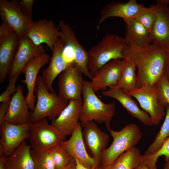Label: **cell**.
Here are the masks:
<instances>
[{
	"instance_id": "cell-21",
	"label": "cell",
	"mask_w": 169,
	"mask_h": 169,
	"mask_svg": "<svg viewBox=\"0 0 169 169\" xmlns=\"http://www.w3.org/2000/svg\"><path fill=\"white\" fill-rule=\"evenodd\" d=\"M121 59L111 60L103 66L90 81L94 91L104 90L116 84L121 76Z\"/></svg>"
},
{
	"instance_id": "cell-20",
	"label": "cell",
	"mask_w": 169,
	"mask_h": 169,
	"mask_svg": "<svg viewBox=\"0 0 169 169\" xmlns=\"http://www.w3.org/2000/svg\"><path fill=\"white\" fill-rule=\"evenodd\" d=\"M28 105L23 95V90L20 85L11 97L5 115L4 121L15 125L30 122V113Z\"/></svg>"
},
{
	"instance_id": "cell-12",
	"label": "cell",
	"mask_w": 169,
	"mask_h": 169,
	"mask_svg": "<svg viewBox=\"0 0 169 169\" xmlns=\"http://www.w3.org/2000/svg\"><path fill=\"white\" fill-rule=\"evenodd\" d=\"M30 123L15 125L4 121L0 125V146L5 156L10 154L28 139Z\"/></svg>"
},
{
	"instance_id": "cell-28",
	"label": "cell",
	"mask_w": 169,
	"mask_h": 169,
	"mask_svg": "<svg viewBox=\"0 0 169 169\" xmlns=\"http://www.w3.org/2000/svg\"><path fill=\"white\" fill-rule=\"evenodd\" d=\"M136 67L132 61L124 58L121 61V76L114 88L121 89L129 93L136 88Z\"/></svg>"
},
{
	"instance_id": "cell-22",
	"label": "cell",
	"mask_w": 169,
	"mask_h": 169,
	"mask_svg": "<svg viewBox=\"0 0 169 169\" xmlns=\"http://www.w3.org/2000/svg\"><path fill=\"white\" fill-rule=\"evenodd\" d=\"M102 95L105 97L115 99L132 116L148 126L153 125L152 120L148 114L141 109L132 96L121 89L112 87H109V89L103 91Z\"/></svg>"
},
{
	"instance_id": "cell-45",
	"label": "cell",
	"mask_w": 169,
	"mask_h": 169,
	"mask_svg": "<svg viewBox=\"0 0 169 169\" xmlns=\"http://www.w3.org/2000/svg\"><path fill=\"white\" fill-rule=\"evenodd\" d=\"M168 1V6L169 9V0H167Z\"/></svg>"
},
{
	"instance_id": "cell-3",
	"label": "cell",
	"mask_w": 169,
	"mask_h": 169,
	"mask_svg": "<svg viewBox=\"0 0 169 169\" xmlns=\"http://www.w3.org/2000/svg\"><path fill=\"white\" fill-rule=\"evenodd\" d=\"M90 81L84 80L83 91V101L79 121L81 125L93 121L105 123L107 129L115 111L114 102L105 103L96 95Z\"/></svg>"
},
{
	"instance_id": "cell-23",
	"label": "cell",
	"mask_w": 169,
	"mask_h": 169,
	"mask_svg": "<svg viewBox=\"0 0 169 169\" xmlns=\"http://www.w3.org/2000/svg\"><path fill=\"white\" fill-rule=\"evenodd\" d=\"M64 43L59 38L56 42L52 52V56L48 67L42 73V78L49 90L54 91L53 83L56 78L68 67L62 55Z\"/></svg>"
},
{
	"instance_id": "cell-10",
	"label": "cell",
	"mask_w": 169,
	"mask_h": 169,
	"mask_svg": "<svg viewBox=\"0 0 169 169\" xmlns=\"http://www.w3.org/2000/svg\"><path fill=\"white\" fill-rule=\"evenodd\" d=\"M74 65L68 67L59 75V95L66 100H82L84 80Z\"/></svg>"
},
{
	"instance_id": "cell-32",
	"label": "cell",
	"mask_w": 169,
	"mask_h": 169,
	"mask_svg": "<svg viewBox=\"0 0 169 169\" xmlns=\"http://www.w3.org/2000/svg\"><path fill=\"white\" fill-rule=\"evenodd\" d=\"M34 169H55L49 150L37 152L31 150Z\"/></svg>"
},
{
	"instance_id": "cell-29",
	"label": "cell",
	"mask_w": 169,
	"mask_h": 169,
	"mask_svg": "<svg viewBox=\"0 0 169 169\" xmlns=\"http://www.w3.org/2000/svg\"><path fill=\"white\" fill-rule=\"evenodd\" d=\"M166 114L164 122L156 138L144 154L152 155L161 149L169 138V104L166 105Z\"/></svg>"
},
{
	"instance_id": "cell-42",
	"label": "cell",
	"mask_w": 169,
	"mask_h": 169,
	"mask_svg": "<svg viewBox=\"0 0 169 169\" xmlns=\"http://www.w3.org/2000/svg\"><path fill=\"white\" fill-rule=\"evenodd\" d=\"M5 157L4 155H0V169H6L4 163Z\"/></svg>"
},
{
	"instance_id": "cell-1",
	"label": "cell",
	"mask_w": 169,
	"mask_h": 169,
	"mask_svg": "<svg viewBox=\"0 0 169 169\" xmlns=\"http://www.w3.org/2000/svg\"><path fill=\"white\" fill-rule=\"evenodd\" d=\"M167 54L153 44L143 48L125 46L122 51L123 59L132 61L137 69L136 88L156 84L164 74Z\"/></svg>"
},
{
	"instance_id": "cell-11",
	"label": "cell",
	"mask_w": 169,
	"mask_h": 169,
	"mask_svg": "<svg viewBox=\"0 0 169 169\" xmlns=\"http://www.w3.org/2000/svg\"><path fill=\"white\" fill-rule=\"evenodd\" d=\"M46 52L43 45H36L27 36L20 38L8 75V78L19 75L31 59Z\"/></svg>"
},
{
	"instance_id": "cell-5",
	"label": "cell",
	"mask_w": 169,
	"mask_h": 169,
	"mask_svg": "<svg viewBox=\"0 0 169 169\" xmlns=\"http://www.w3.org/2000/svg\"><path fill=\"white\" fill-rule=\"evenodd\" d=\"M108 130L113 141L102 154L100 164L104 166L111 164L122 153L135 147L142 136L138 126L132 123L126 125L119 131L110 128Z\"/></svg>"
},
{
	"instance_id": "cell-33",
	"label": "cell",
	"mask_w": 169,
	"mask_h": 169,
	"mask_svg": "<svg viewBox=\"0 0 169 169\" xmlns=\"http://www.w3.org/2000/svg\"><path fill=\"white\" fill-rule=\"evenodd\" d=\"M155 85L161 102L166 105L169 104V82L164 74Z\"/></svg>"
},
{
	"instance_id": "cell-17",
	"label": "cell",
	"mask_w": 169,
	"mask_h": 169,
	"mask_svg": "<svg viewBox=\"0 0 169 169\" xmlns=\"http://www.w3.org/2000/svg\"><path fill=\"white\" fill-rule=\"evenodd\" d=\"M57 27L59 31V38L64 43L63 58L69 66L74 65V58L85 54L87 51L80 44L69 24L61 20L59 21Z\"/></svg>"
},
{
	"instance_id": "cell-4",
	"label": "cell",
	"mask_w": 169,
	"mask_h": 169,
	"mask_svg": "<svg viewBox=\"0 0 169 169\" xmlns=\"http://www.w3.org/2000/svg\"><path fill=\"white\" fill-rule=\"evenodd\" d=\"M34 94L37 103L30 115V122L48 118L51 121L57 117L67 105L68 101L54 91L49 90L41 76L37 79Z\"/></svg>"
},
{
	"instance_id": "cell-14",
	"label": "cell",
	"mask_w": 169,
	"mask_h": 169,
	"mask_svg": "<svg viewBox=\"0 0 169 169\" xmlns=\"http://www.w3.org/2000/svg\"><path fill=\"white\" fill-rule=\"evenodd\" d=\"M156 17L150 34L152 44L169 53V9L157 1Z\"/></svg>"
},
{
	"instance_id": "cell-43",
	"label": "cell",
	"mask_w": 169,
	"mask_h": 169,
	"mask_svg": "<svg viewBox=\"0 0 169 169\" xmlns=\"http://www.w3.org/2000/svg\"><path fill=\"white\" fill-rule=\"evenodd\" d=\"M75 160L76 161V169H90L83 166L77 160Z\"/></svg>"
},
{
	"instance_id": "cell-2",
	"label": "cell",
	"mask_w": 169,
	"mask_h": 169,
	"mask_svg": "<svg viewBox=\"0 0 169 169\" xmlns=\"http://www.w3.org/2000/svg\"><path fill=\"white\" fill-rule=\"evenodd\" d=\"M124 38L114 33L106 35L88 52V68L93 77L105 64L116 59H123L126 46Z\"/></svg>"
},
{
	"instance_id": "cell-18",
	"label": "cell",
	"mask_w": 169,
	"mask_h": 169,
	"mask_svg": "<svg viewBox=\"0 0 169 169\" xmlns=\"http://www.w3.org/2000/svg\"><path fill=\"white\" fill-rule=\"evenodd\" d=\"M82 104V100H69L58 116L51 121V124L65 136L71 135L79 122Z\"/></svg>"
},
{
	"instance_id": "cell-34",
	"label": "cell",
	"mask_w": 169,
	"mask_h": 169,
	"mask_svg": "<svg viewBox=\"0 0 169 169\" xmlns=\"http://www.w3.org/2000/svg\"><path fill=\"white\" fill-rule=\"evenodd\" d=\"M19 76V75H17L8 78V85L6 90L0 95V102L6 103L10 101L11 95L14 94L17 90L15 85Z\"/></svg>"
},
{
	"instance_id": "cell-39",
	"label": "cell",
	"mask_w": 169,
	"mask_h": 169,
	"mask_svg": "<svg viewBox=\"0 0 169 169\" xmlns=\"http://www.w3.org/2000/svg\"><path fill=\"white\" fill-rule=\"evenodd\" d=\"M9 102L1 103L0 106V125L4 122L5 115L7 111Z\"/></svg>"
},
{
	"instance_id": "cell-37",
	"label": "cell",
	"mask_w": 169,
	"mask_h": 169,
	"mask_svg": "<svg viewBox=\"0 0 169 169\" xmlns=\"http://www.w3.org/2000/svg\"><path fill=\"white\" fill-rule=\"evenodd\" d=\"M153 155L157 160L159 157L162 156H165V161L169 160V138L159 151Z\"/></svg>"
},
{
	"instance_id": "cell-30",
	"label": "cell",
	"mask_w": 169,
	"mask_h": 169,
	"mask_svg": "<svg viewBox=\"0 0 169 169\" xmlns=\"http://www.w3.org/2000/svg\"><path fill=\"white\" fill-rule=\"evenodd\" d=\"M49 150L55 169H63L74 159L61 144Z\"/></svg>"
},
{
	"instance_id": "cell-7",
	"label": "cell",
	"mask_w": 169,
	"mask_h": 169,
	"mask_svg": "<svg viewBox=\"0 0 169 169\" xmlns=\"http://www.w3.org/2000/svg\"><path fill=\"white\" fill-rule=\"evenodd\" d=\"M135 98L142 110L149 114L153 125H158L165 116L166 105L160 101L155 85L136 88L128 93Z\"/></svg>"
},
{
	"instance_id": "cell-6",
	"label": "cell",
	"mask_w": 169,
	"mask_h": 169,
	"mask_svg": "<svg viewBox=\"0 0 169 169\" xmlns=\"http://www.w3.org/2000/svg\"><path fill=\"white\" fill-rule=\"evenodd\" d=\"M28 139L31 149L37 152L49 150L66 140L65 136L49 124L46 118L31 122Z\"/></svg>"
},
{
	"instance_id": "cell-24",
	"label": "cell",
	"mask_w": 169,
	"mask_h": 169,
	"mask_svg": "<svg viewBox=\"0 0 169 169\" xmlns=\"http://www.w3.org/2000/svg\"><path fill=\"white\" fill-rule=\"evenodd\" d=\"M19 38L15 32L0 38V83L4 82L8 75Z\"/></svg>"
},
{
	"instance_id": "cell-44",
	"label": "cell",
	"mask_w": 169,
	"mask_h": 169,
	"mask_svg": "<svg viewBox=\"0 0 169 169\" xmlns=\"http://www.w3.org/2000/svg\"><path fill=\"white\" fill-rule=\"evenodd\" d=\"M162 169H169V160L165 161Z\"/></svg>"
},
{
	"instance_id": "cell-19",
	"label": "cell",
	"mask_w": 169,
	"mask_h": 169,
	"mask_svg": "<svg viewBox=\"0 0 169 169\" xmlns=\"http://www.w3.org/2000/svg\"><path fill=\"white\" fill-rule=\"evenodd\" d=\"M49 59V55L46 52L31 59L23 70L22 73L25 75V79L22 81L26 85L28 93L26 99L29 109L32 111L35 107L34 90L38 73L41 68L48 63Z\"/></svg>"
},
{
	"instance_id": "cell-13",
	"label": "cell",
	"mask_w": 169,
	"mask_h": 169,
	"mask_svg": "<svg viewBox=\"0 0 169 169\" xmlns=\"http://www.w3.org/2000/svg\"><path fill=\"white\" fill-rule=\"evenodd\" d=\"M25 35L36 45L46 44L52 51L59 38V31L52 20L42 19L33 21Z\"/></svg>"
},
{
	"instance_id": "cell-41",
	"label": "cell",
	"mask_w": 169,
	"mask_h": 169,
	"mask_svg": "<svg viewBox=\"0 0 169 169\" xmlns=\"http://www.w3.org/2000/svg\"><path fill=\"white\" fill-rule=\"evenodd\" d=\"M63 169H76V161L73 159L68 165Z\"/></svg>"
},
{
	"instance_id": "cell-26",
	"label": "cell",
	"mask_w": 169,
	"mask_h": 169,
	"mask_svg": "<svg viewBox=\"0 0 169 169\" xmlns=\"http://www.w3.org/2000/svg\"><path fill=\"white\" fill-rule=\"evenodd\" d=\"M31 147L25 141L10 154L5 156L4 165L6 169H34L31 154Z\"/></svg>"
},
{
	"instance_id": "cell-36",
	"label": "cell",
	"mask_w": 169,
	"mask_h": 169,
	"mask_svg": "<svg viewBox=\"0 0 169 169\" xmlns=\"http://www.w3.org/2000/svg\"><path fill=\"white\" fill-rule=\"evenodd\" d=\"M34 0H22L20 2L21 9L23 12L32 17L33 7Z\"/></svg>"
},
{
	"instance_id": "cell-25",
	"label": "cell",
	"mask_w": 169,
	"mask_h": 169,
	"mask_svg": "<svg viewBox=\"0 0 169 169\" xmlns=\"http://www.w3.org/2000/svg\"><path fill=\"white\" fill-rule=\"evenodd\" d=\"M123 20L125 28L124 39L126 45L143 48L152 44L150 33L135 18Z\"/></svg>"
},
{
	"instance_id": "cell-31",
	"label": "cell",
	"mask_w": 169,
	"mask_h": 169,
	"mask_svg": "<svg viewBox=\"0 0 169 169\" xmlns=\"http://www.w3.org/2000/svg\"><path fill=\"white\" fill-rule=\"evenodd\" d=\"M156 4L148 7L144 6L135 18L150 33L156 20Z\"/></svg>"
},
{
	"instance_id": "cell-8",
	"label": "cell",
	"mask_w": 169,
	"mask_h": 169,
	"mask_svg": "<svg viewBox=\"0 0 169 169\" xmlns=\"http://www.w3.org/2000/svg\"><path fill=\"white\" fill-rule=\"evenodd\" d=\"M0 13L3 22L9 26L19 38L25 35L33 21L22 11L20 2L0 0Z\"/></svg>"
},
{
	"instance_id": "cell-27",
	"label": "cell",
	"mask_w": 169,
	"mask_h": 169,
	"mask_svg": "<svg viewBox=\"0 0 169 169\" xmlns=\"http://www.w3.org/2000/svg\"><path fill=\"white\" fill-rule=\"evenodd\" d=\"M142 156L139 149L133 147L121 154L111 164H100L95 169H134L140 163Z\"/></svg>"
},
{
	"instance_id": "cell-15",
	"label": "cell",
	"mask_w": 169,
	"mask_h": 169,
	"mask_svg": "<svg viewBox=\"0 0 169 169\" xmlns=\"http://www.w3.org/2000/svg\"><path fill=\"white\" fill-rule=\"evenodd\" d=\"M81 124L79 122L69 139L61 143L72 158L90 169H94L95 161L88 154L83 141Z\"/></svg>"
},
{
	"instance_id": "cell-9",
	"label": "cell",
	"mask_w": 169,
	"mask_h": 169,
	"mask_svg": "<svg viewBox=\"0 0 169 169\" xmlns=\"http://www.w3.org/2000/svg\"><path fill=\"white\" fill-rule=\"evenodd\" d=\"M82 125L83 127L82 133L84 143L94 160L95 169L100 164L101 156L106 148L109 136L102 131L93 121Z\"/></svg>"
},
{
	"instance_id": "cell-38",
	"label": "cell",
	"mask_w": 169,
	"mask_h": 169,
	"mask_svg": "<svg viewBox=\"0 0 169 169\" xmlns=\"http://www.w3.org/2000/svg\"><path fill=\"white\" fill-rule=\"evenodd\" d=\"M14 32L13 30L5 23L3 22L0 25V38Z\"/></svg>"
},
{
	"instance_id": "cell-35",
	"label": "cell",
	"mask_w": 169,
	"mask_h": 169,
	"mask_svg": "<svg viewBox=\"0 0 169 169\" xmlns=\"http://www.w3.org/2000/svg\"><path fill=\"white\" fill-rule=\"evenodd\" d=\"M157 160L152 155L143 154L140 164L134 169H157Z\"/></svg>"
},
{
	"instance_id": "cell-40",
	"label": "cell",
	"mask_w": 169,
	"mask_h": 169,
	"mask_svg": "<svg viewBox=\"0 0 169 169\" xmlns=\"http://www.w3.org/2000/svg\"><path fill=\"white\" fill-rule=\"evenodd\" d=\"M164 74L169 82V53H168L165 66Z\"/></svg>"
},
{
	"instance_id": "cell-16",
	"label": "cell",
	"mask_w": 169,
	"mask_h": 169,
	"mask_svg": "<svg viewBox=\"0 0 169 169\" xmlns=\"http://www.w3.org/2000/svg\"><path fill=\"white\" fill-rule=\"evenodd\" d=\"M144 7L136 0H130L125 3L118 1L111 2L102 8L97 29L99 28L105 20L110 17H119L123 20L135 18Z\"/></svg>"
}]
</instances>
